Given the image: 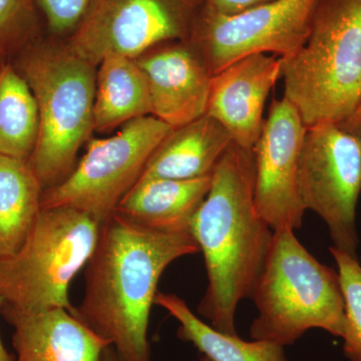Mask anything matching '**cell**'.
Segmentation results:
<instances>
[{
    "label": "cell",
    "instance_id": "cell-16",
    "mask_svg": "<svg viewBox=\"0 0 361 361\" xmlns=\"http://www.w3.org/2000/svg\"><path fill=\"white\" fill-rule=\"evenodd\" d=\"M231 142L227 130L204 115L173 129L149 158L141 177L193 180L212 175Z\"/></svg>",
    "mask_w": 361,
    "mask_h": 361
},
{
    "label": "cell",
    "instance_id": "cell-27",
    "mask_svg": "<svg viewBox=\"0 0 361 361\" xmlns=\"http://www.w3.org/2000/svg\"><path fill=\"white\" fill-rule=\"evenodd\" d=\"M2 303L4 302H2L1 298H0V307H1ZM0 361H13L11 355L7 353L6 348H4L1 338H0Z\"/></svg>",
    "mask_w": 361,
    "mask_h": 361
},
{
    "label": "cell",
    "instance_id": "cell-14",
    "mask_svg": "<svg viewBox=\"0 0 361 361\" xmlns=\"http://www.w3.org/2000/svg\"><path fill=\"white\" fill-rule=\"evenodd\" d=\"M0 311L14 329L16 361H102L110 346L65 308Z\"/></svg>",
    "mask_w": 361,
    "mask_h": 361
},
{
    "label": "cell",
    "instance_id": "cell-26",
    "mask_svg": "<svg viewBox=\"0 0 361 361\" xmlns=\"http://www.w3.org/2000/svg\"><path fill=\"white\" fill-rule=\"evenodd\" d=\"M102 361H122L116 355L115 349L111 346H108L104 350L103 356H102Z\"/></svg>",
    "mask_w": 361,
    "mask_h": 361
},
{
    "label": "cell",
    "instance_id": "cell-25",
    "mask_svg": "<svg viewBox=\"0 0 361 361\" xmlns=\"http://www.w3.org/2000/svg\"><path fill=\"white\" fill-rule=\"evenodd\" d=\"M338 123L346 132L355 137L361 144V102L345 120Z\"/></svg>",
    "mask_w": 361,
    "mask_h": 361
},
{
    "label": "cell",
    "instance_id": "cell-15",
    "mask_svg": "<svg viewBox=\"0 0 361 361\" xmlns=\"http://www.w3.org/2000/svg\"><path fill=\"white\" fill-rule=\"evenodd\" d=\"M211 182L212 175L193 180L141 177L115 212L156 231L190 233L192 220L205 200Z\"/></svg>",
    "mask_w": 361,
    "mask_h": 361
},
{
    "label": "cell",
    "instance_id": "cell-24",
    "mask_svg": "<svg viewBox=\"0 0 361 361\" xmlns=\"http://www.w3.org/2000/svg\"><path fill=\"white\" fill-rule=\"evenodd\" d=\"M273 0H205L204 11L215 16H230Z\"/></svg>",
    "mask_w": 361,
    "mask_h": 361
},
{
    "label": "cell",
    "instance_id": "cell-3",
    "mask_svg": "<svg viewBox=\"0 0 361 361\" xmlns=\"http://www.w3.org/2000/svg\"><path fill=\"white\" fill-rule=\"evenodd\" d=\"M250 298L258 312L250 326L254 341L285 348L311 329L343 336L345 311L338 272L320 263L294 230L273 231Z\"/></svg>",
    "mask_w": 361,
    "mask_h": 361
},
{
    "label": "cell",
    "instance_id": "cell-5",
    "mask_svg": "<svg viewBox=\"0 0 361 361\" xmlns=\"http://www.w3.org/2000/svg\"><path fill=\"white\" fill-rule=\"evenodd\" d=\"M21 68L39 110V135L28 160L44 189L63 182L94 130V66L65 49L37 47Z\"/></svg>",
    "mask_w": 361,
    "mask_h": 361
},
{
    "label": "cell",
    "instance_id": "cell-20",
    "mask_svg": "<svg viewBox=\"0 0 361 361\" xmlns=\"http://www.w3.org/2000/svg\"><path fill=\"white\" fill-rule=\"evenodd\" d=\"M39 135V110L25 78L6 66L0 70V155L28 161Z\"/></svg>",
    "mask_w": 361,
    "mask_h": 361
},
{
    "label": "cell",
    "instance_id": "cell-8",
    "mask_svg": "<svg viewBox=\"0 0 361 361\" xmlns=\"http://www.w3.org/2000/svg\"><path fill=\"white\" fill-rule=\"evenodd\" d=\"M204 7L205 0H90L66 49L94 66L109 56L135 59L192 39Z\"/></svg>",
    "mask_w": 361,
    "mask_h": 361
},
{
    "label": "cell",
    "instance_id": "cell-13",
    "mask_svg": "<svg viewBox=\"0 0 361 361\" xmlns=\"http://www.w3.org/2000/svg\"><path fill=\"white\" fill-rule=\"evenodd\" d=\"M282 58L255 54L234 61L211 82L206 115L219 122L232 142L253 149L264 126V108L281 78Z\"/></svg>",
    "mask_w": 361,
    "mask_h": 361
},
{
    "label": "cell",
    "instance_id": "cell-2",
    "mask_svg": "<svg viewBox=\"0 0 361 361\" xmlns=\"http://www.w3.org/2000/svg\"><path fill=\"white\" fill-rule=\"evenodd\" d=\"M254 186L253 149L232 142L214 169L210 190L190 228L208 279L197 312L231 336L237 334V308L251 296L273 235L256 208Z\"/></svg>",
    "mask_w": 361,
    "mask_h": 361
},
{
    "label": "cell",
    "instance_id": "cell-9",
    "mask_svg": "<svg viewBox=\"0 0 361 361\" xmlns=\"http://www.w3.org/2000/svg\"><path fill=\"white\" fill-rule=\"evenodd\" d=\"M298 187L304 209L324 221L334 247L357 256L360 141L337 123L306 127L299 158Z\"/></svg>",
    "mask_w": 361,
    "mask_h": 361
},
{
    "label": "cell",
    "instance_id": "cell-23",
    "mask_svg": "<svg viewBox=\"0 0 361 361\" xmlns=\"http://www.w3.org/2000/svg\"><path fill=\"white\" fill-rule=\"evenodd\" d=\"M90 0H37L49 30L56 35L71 33L84 16Z\"/></svg>",
    "mask_w": 361,
    "mask_h": 361
},
{
    "label": "cell",
    "instance_id": "cell-1",
    "mask_svg": "<svg viewBox=\"0 0 361 361\" xmlns=\"http://www.w3.org/2000/svg\"><path fill=\"white\" fill-rule=\"evenodd\" d=\"M200 252L190 233L156 231L114 212L99 225L73 314L122 361H151L149 315L164 271Z\"/></svg>",
    "mask_w": 361,
    "mask_h": 361
},
{
    "label": "cell",
    "instance_id": "cell-19",
    "mask_svg": "<svg viewBox=\"0 0 361 361\" xmlns=\"http://www.w3.org/2000/svg\"><path fill=\"white\" fill-rule=\"evenodd\" d=\"M44 191L28 161L0 155V256L23 245L42 211Z\"/></svg>",
    "mask_w": 361,
    "mask_h": 361
},
{
    "label": "cell",
    "instance_id": "cell-12",
    "mask_svg": "<svg viewBox=\"0 0 361 361\" xmlns=\"http://www.w3.org/2000/svg\"><path fill=\"white\" fill-rule=\"evenodd\" d=\"M135 61L148 82L152 116L176 129L206 115L214 75L193 39L165 42Z\"/></svg>",
    "mask_w": 361,
    "mask_h": 361
},
{
    "label": "cell",
    "instance_id": "cell-10",
    "mask_svg": "<svg viewBox=\"0 0 361 361\" xmlns=\"http://www.w3.org/2000/svg\"><path fill=\"white\" fill-rule=\"evenodd\" d=\"M319 0H273L234 16L203 11L192 39L213 75L255 54L285 59L302 49Z\"/></svg>",
    "mask_w": 361,
    "mask_h": 361
},
{
    "label": "cell",
    "instance_id": "cell-6",
    "mask_svg": "<svg viewBox=\"0 0 361 361\" xmlns=\"http://www.w3.org/2000/svg\"><path fill=\"white\" fill-rule=\"evenodd\" d=\"M99 225L77 209L40 211L20 249L0 256V310L73 312L68 289L96 247Z\"/></svg>",
    "mask_w": 361,
    "mask_h": 361
},
{
    "label": "cell",
    "instance_id": "cell-22",
    "mask_svg": "<svg viewBox=\"0 0 361 361\" xmlns=\"http://www.w3.org/2000/svg\"><path fill=\"white\" fill-rule=\"evenodd\" d=\"M37 0H0V51L25 42L37 25Z\"/></svg>",
    "mask_w": 361,
    "mask_h": 361
},
{
    "label": "cell",
    "instance_id": "cell-18",
    "mask_svg": "<svg viewBox=\"0 0 361 361\" xmlns=\"http://www.w3.org/2000/svg\"><path fill=\"white\" fill-rule=\"evenodd\" d=\"M155 305L179 322L177 336L198 349L211 361H288L283 346L266 341H246L238 334L214 329L190 310L186 301L173 293L158 292Z\"/></svg>",
    "mask_w": 361,
    "mask_h": 361
},
{
    "label": "cell",
    "instance_id": "cell-17",
    "mask_svg": "<svg viewBox=\"0 0 361 361\" xmlns=\"http://www.w3.org/2000/svg\"><path fill=\"white\" fill-rule=\"evenodd\" d=\"M99 65L94 130L106 132L135 118L152 116L148 82L135 59L109 56Z\"/></svg>",
    "mask_w": 361,
    "mask_h": 361
},
{
    "label": "cell",
    "instance_id": "cell-11",
    "mask_svg": "<svg viewBox=\"0 0 361 361\" xmlns=\"http://www.w3.org/2000/svg\"><path fill=\"white\" fill-rule=\"evenodd\" d=\"M305 130L300 114L286 97L273 99L253 148L254 200L273 231H295L302 226L306 210L299 194L298 169Z\"/></svg>",
    "mask_w": 361,
    "mask_h": 361
},
{
    "label": "cell",
    "instance_id": "cell-7",
    "mask_svg": "<svg viewBox=\"0 0 361 361\" xmlns=\"http://www.w3.org/2000/svg\"><path fill=\"white\" fill-rule=\"evenodd\" d=\"M173 128L153 116L135 118L115 135L94 139L73 172L63 182L45 189L44 209H77L99 223L141 178L154 152Z\"/></svg>",
    "mask_w": 361,
    "mask_h": 361
},
{
    "label": "cell",
    "instance_id": "cell-4",
    "mask_svg": "<svg viewBox=\"0 0 361 361\" xmlns=\"http://www.w3.org/2000/svg\"><path fill=\"white\" fill-rule=\"evenodd\" d=\"M281 78L306 127L345 120L361 102V0H319L307 42L282 59Z\"/></svg>",
    "mask_w": 361,
    "mask_h": 361
},
{
    "label": "cell",
    "instance_id": "cell-28",
    "mask_svg": "<svg viewBox=\"0 0 361 361\" xmlns=\"http://www.w3.org/2000/svg\"><path fill=\"white\" fill-rule=\"evenodd\" d=\"M198 361H211V360H209L208 357H206V356L201 355L200 358H199Z\"/></svg>",
    "mask_w": 361,
    "mask_h": 361
},
{
    "label": "cell",
    "instance_id": "cell-21",
    "mask_svg": "<svg viewBox=\"0 0 361 361\" xmlns=\"http://www.w3.org/2000/svg\"><path fill=\"white\" fill-rule=\"evenodd\" d=\"M336 260L345 311L343 353L348 361H361V264L357 256L329 248Z\"/></svg>",
    "mask_w": 361,
    "mask_h": 361
}]
</instances>
